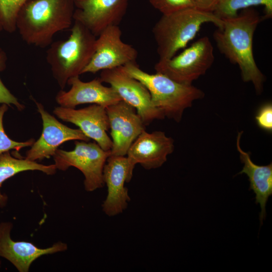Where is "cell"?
<instances>
[{
  "label": "cell",
  "instance_id": "cell-26",
  "mask_svg": "<svg viewBox=\"0 0 272 272\" xmlns=\"http://www.w3.org/2000/svg\"><path fill=\"white\" fill-rule=\"evenodd\" d=\"M196 8L207 12H214L220 0H191Z\"/></svg>",
  "mask_w": 272,
  "mask_h": 272
},
{
  "label": "cell",
  "instance_id": "cell-27",
  "mask_svg": "<svg viewBox=\"0 0 272 272\" xmlns=\"http://www.w3.org/2000/svg\"><path fill=\"white\" fill-rule=\"evenodd\" d=\"M2 29V28L1 25L0 24V30H1Z\"/></svg>",
  "mask_w": 272,
  "mask_h": 272
},
{
  "label": "cell",
  "instance_id": "cell-19",
  "mask_svg": "<svg viewBox=\"0 0 272 272\" xmlns=\"http://www.w3.org/2000/svg\"><path fill=\"white\" fill-rule=\"evenodd\" d=\"M56 169L54 164L45 165L25 158H15L11 155L9 151L0 154V208L6 207L8 200V196L1 191L4 181L25 171L38 170L47 175H52L55 173Z\"/></svg>",
  "mask_w": 272,
  "mask_h": 272
},
{
  "label": "cell",
  "instance_id": "cell-28",
  "mask_svg": "<svg viewBox=\"0 0 272 272\" xmlns=\"http://www.w3.org/2000/svg\"><path fill=\"white\" fill-rule=\"evenodd\" d=\"M1 264H2V262H1V260H0V267H1Z\"/></svg>",
  "mask_w": 272,
  "mask_h": 272
},
{
  "label": "cell",
  "instance_id": "cell-14",
  "mask_svg": "<svg viewBox=\"0 0 272 272\" xmlns=\"http://www.w3.org/2000/svg\"><path fill=\"white\" fill-rule=\"evenodd\" d=\"M53 113L63 121L78 126L104 150L110 151L112 142L107 133L109 123L105 107L95 104L80 109L60 106L54 108Z\"/></svg>",
  "mask_w": 272,
  "mask_h": 272
},
{
  "label": "cell",
  "instance_id": "cell-7",
  "mask_svg": "<svg viewBox=\"0 0 272 272\" xmlns=\"http://www.w3.org/2000/svg\"><path fill=\"white\" fill-rule=\"evenodd\" d=\"M73 150L57 149L53 156L57 169L64 171L73 166L80 170L87 191H93L105 184L103 169L110 151H105L97 143L76 141Z\"/></svg>",
  "mask_w": 272,
  "mask_h": 272
},
{
  "label": "cell",
  "instance_id": "cell-5",
  "mask_svg": "<svg viewBox=\"0 0 272 272\" xmlns=\"http://www.w3.org/2000/svg\"><path fill=\"white\" fill-rule=\"evenodd\" d=\"M129 76L141 82L149 91L153 105L165 117L179 122L185 110L193 101L202 99L204 92L192 84L177 82L159 73L151 74L142 69L137 63L121 66Z\"/></svg>",
  "mask_w": 272,
  "mask_h": 272
},
{
  "label": "cell",
  "instance_id": "cell-11",
  "mask_svg": "<svg viewBox=\"0 0 272 272\" xmlns=\"http://www.w3.org/2000/svg\"><path fill=\"white\" fill-rule=\"evenodd\" d=\"M129 0H74V21L97 37L106 28L118 26L125 16Z\"/></svg>",
  "mask_w": 272,
  "mask_h": 272
},
{
  "label": "cell",
  "instance_id": "cell-4",
  "mask_svg": "<svg viewBox=\"0 0 272 272\" xmlns=\"http://www.w3.org/2000/svg\"><path fill=\"white\" fill-rule=\"evenodd\" d=\"M72 26L67 39L52 42L46 51L47 62L62 90L70 78L82 74L95 50L97 37L78 21Z\"/></svg>",
  "mask_w": 272,
  "mask_h": 272
},
{
  "label": "cell",
  "instance_id": "cell-13",
  "mask_svg": "<svg viewBox=\"0 0 272 272\" xmlns=\"http://www.w3.org/2000/svg\"><path fill=\"white\" fill-rule=\"evenodd\" d=\"M174 140L161 131H143L129 147L126 155L130 173L135 165L147 170L161 167L174 151Z\"/></svg>",
  "mask_w": 272,
  "mask_h": 272
},
{
  "label": "cell",
  "instance_id": "cell-1",
  "mask_svg": "<svg viewBox=\"0 0 272 272\" xmlns=\"http://www.w3.org/2000/svg\"><path fill=\"white\" fill-rule=\"evenodd\" d=\"M262 18L252 8L235 17L222 19L223 25L213 33L220 52L239 67L242 80L251 82L257 94L263 91L265 78L256 64L253 52L254 32Z\"/></svg>",
  "mask_w": 272,
  "mask_h": 272
},
{
  "label": "cell",
  "instance_id": "cell-23",
  "mask_svg": "<svg viewBox=\"0 0 272 272\" xmlns=\"http://www.w3.org/2000/svg\"><path fill=\"white\" fill-rule=\"evenodd\" d=\"M149 2L152 7L162 15H167L184 9L195 7L191 0H149Z\"/></svg>",
  "mask_w": 272,
  "mask_h": 272
},
{
  "label": "cell",
  "instance_id": "cell-25",
  "mask_svg": "<svg viewBox=\"0 0 272 272\" xmlns=\"http://www.w3.org/2000/svg\"><path fill=\"white\" fill-rule=\"evenodd\" d=\"M255 121L258 126L268 132L272 131V104L270 102L262 104L257 109Z\"/></svg>",
  "mask_w": 272,
  "mask_h": 272
},
{
  "label": "cell",
  "instance_id": "cell-10",
  "mask_svg": "<svg viewBox=\"0 0 272 272\" xmlns=\"http://www.w3.org/2000/svg\"><path fill=\"white\" fill-rule=\"evenodd\" d=\"M112 142L110 156H125L146 125L135 109L121 100L106 107Z\"/></svg>",
  "mask_w": 272,
  "mask_h": 272
},
{
  "label": "cell",
  "instance_id": "cell-16",
  "mask_svg": "<svg viewBox=\"0 0 272 272\" xmlns=\"http://www.w3.org/2000/svg\"><path fill=\"white\" fill-rule=\"evenodd\" d=\"M13 225L10 222L0 223V257L10 261L19 272H28L32 263L41 256L67 250L61 241L46 248H40L31 242L16 241L11 237Z\"/></svg>",
  "mask_w": 272,
  "mask_h": 272
},
{
  "label": "cell",
  "instance_id": "cell-20",
  "mask_svg": "<svg viewBox=\"0 0 272 272\" xmlns=\"http://www.w3.org/2000/svg\"><path fill=\"white\" fill-rule=\"evenodd\" d=\"M257 6L264 7L263 19L271 18L272 0H220L213 13L223 19L236 16L241 10Z\"/></svg>",
  "mask_w": 272,
  "mask_h": 272
},
{
  "label": "cell",
  "instance_id": "cell-18",
  "mask_svg": "<svg viewBox=\"0 0 272 272\" xmlns=\"http://www.w3.org/2000/svg\"><path fill=\"white\" fill-rule=\"evenodd\" d=\"M243 132L238 133L236 141L237 149L240 153V159L244 166L238 174H245L248 177L249 189L255 194V203L261 208L259 220L261 225L266 218V205L272 195V163L267 165H258L251 159L249 153L244 152L240 145V140Z\"/></svg>",
  "mask_w": 272,
  "mask_h": 272
},
{
  "label": "cell",
  "instance_id": "cell-12",
  "mask_svg": "<svg viewBox=\"0 0 272 272\" xmlns=\"http://www.w3.org/2000/svg\"><path fill=\"white\" fill-rule=\"evenodd\" d=\"M35 102L42 120L43 130L39 139L27 151L25 159L40 161L53 156L58 147L65 142L89 141L90 139L80 129L72 128L62 124L46 111L42 104Z\"/></svg>",
  "mask_w": 272,
  "mask_h": 272
},
{
  "label": "cell",
  "instance_id": "cell-22",
  "mask_svg": "<svg viewBox=\"0 0 272 272\" xmlns=\"http://www.w3.org/2000/svg\"><path fill=\"white\" fill-rule=\"evenodd\" d=\"M7 104H3L0 106V154L9 152L11 150H15L19 152L24 147L31 146L35 142L34 139L18 142L11 139L6 133L3 123L4 113L8 110Z\"/></svg>",
  "mask_w": 272,
  "mask_h": 272
},
{
  "label": "cell",
  "instance_id": "cell-2",
  "mask_svg": "<svg viewBox=\"0 0 272 272\" xmlns=\"http://www.w3.org/2000/svg\"><path fill=\"white\" fill-rule=\"evenodd\" d=\"M74 0H28L18 13L16 28L27 44L45 48L54 35L70 28Z\"/></svg>",
  "mask_w": 272,
  "mask_h": 272
},
{
  "label": "cell",
  "instance_id": "cell-3",
  "mask_svg": "<svg viewBox=\"0 0 272 272\" xmlns=\"http://www.w3.org/2000/svg\"><path fill=\"white\" fill-rule=\"evenodd\" d=\"M206 23H212L220 28L223 21L214 13L195 7L162 15L152 29L159 59L171 58L178 50L186 47Z\"/></svg>",
  "mask_w": 272,
  "mask_h": 272
},
{
  "label": "cell",
  "instance_id": "cell-9",
  "mask_svg": "<svg viewBox=\"0 0 272 272\" xmlns=\"http://www.w3.org/2000/svg\"><path fill=\"white\" fill-rule=\"evenodd\" d=\"M118 26H111L104 30L96 38L93 56L82 72L95 74L128 63H137V50L121 39Z\"/></svg>",
  "mask_w": 272,
  "mask_h": 272
},
{
  "label": "cell",
  "instance_id": "cell-21",
  "mask_svg": "<svg viewBox=\"0 0 272 272\" xmlns=\"http://www.w3.org/2000/svg\"><path fill=\"white\" fill-rule=\"evenodd\" d=\"M28 0H0V24L9 33L17 30L16 21L19 12Z\"/></svg>",
  "mask_w": 272,
  "mask_h": 272
},
{
  "label": "cell",
  "instance_id": "cell-8",
  "mask_svg": "<svg viewBox=\"0 0 272 272\" xmlns=\"http://www.w3.org/2000/svg\"><path fill=\"white\" fill-rule=\"evenodd\" d=\"M100 80L110 85L121 100L134 107L146 125L165 118L155 107L150 94L139 81L127 75L122 67L101 71Z\"/></svg>",
  "mask_w": 272,
  "mask_h": 272
},
{
  "label": "cell",
  "instance_id": "cell-17",
  "mask_svg": "<svg viewBox=\"0 0 272 272\" xmlns=\"http://www.w3.org/2000/svg\"><path fill=\"white\" fill-rule=\"evenodd\" d=\"M99 78L91 81H82L79 76L70 78L67 84L71 86L68 91H60L55 99L60 106L75 108L79 105L90 103L105 108L122 100L118 94L110 86L102 84Z\"/></svg>",
  "mask_w": 272,
  "mask_h": 272
},
{
  "label": "cell",
  "instance_id": "cell-15",
  "mask_svg": "<svg viewBox=\"0 0 272 272\" xmlns=\"http://www.w3.org/2000/svg\"><path fill=\"white\" fill-rule=\"evenodd\" d=\"M132 175L129 172L127 157L110 156L103 169L104 184L107 188L106 197L102 205V210L109 216H115L127 208L130 200L125 183Z\"/></svg>",
  "mask_w": 272,
  "mask_h": 272
},
{
  "label": "cell",
  "instance_id": "cell-24",
  "mask_svg": "<svg viewBox=\"0 0 272 272\" xmlns=\"http://www.w3.org/2000/svg\"><path fill=\"white\" fill-rule=\"evenodd\" d=\"M7 57L5 53L0 48V72L4 71L6 67ZM0 104H6L9 106L14 105L19 110L24 108L18 99L10 92L4 85L0 79Z\"/></svg>",
  "mask_w": 272,
  "mask_h": 272
},
{
  "label": "cell",
  "instance_id": "cell-6",
  "mask_svg": "<svg viewBox=\"0 0 272 272\" xmlns=\"http://www.w3.org/2000/svg\"><path fill=\"white\" fill-rule=\"evenodd\" d=\"M215 60L214 47L207 36L200 38L180 54L159 59L155 65L156 73L174 81L190 85L205 75Z\"/></svg>",
  "mask_w": 272,
  "mask_h": 272
}]
</instances>
